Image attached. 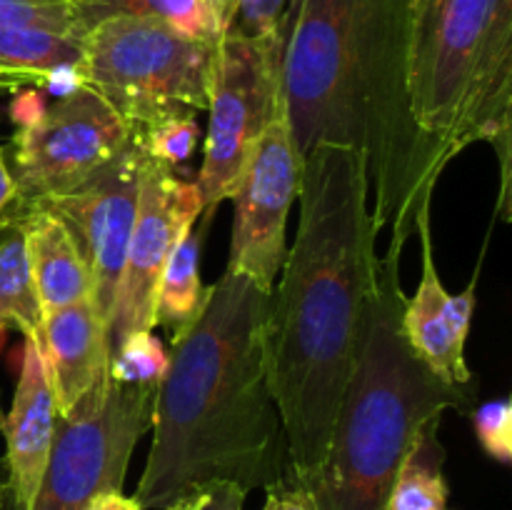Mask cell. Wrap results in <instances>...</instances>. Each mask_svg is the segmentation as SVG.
I'll return each mask as SVG.
<instances>
[{"label": "cell", "instance_id": "obj_6", "mask_svg": "<svg viewBox=\"0 0 512 510\" xmlns=\"http://www.w3.org/2000/svg\"><path fill=\"white\" fill-rule=\"evenodd\" d=\"M215 43L153 18H110L83 40L85 88L95 90L140 138L170 118L208 108Z\"/></svg>", "mask_w": 512, "mask_h": 510}, {"label": "cell", "instance_id": "obj_12", "mask_svg": "<svg viewBox=\"0 0 512 510\" xmlns=\"http://www.w3.org/2000/svg\"><path fill=\"white\" fill-rule=\"evenodd\" d=\"M145 153L138 145L110 160L70 193L40 205L63 220L88 268L90 303L110 328L115 293L123 273L125 250L138 213L140 168Z\"/></svg>", "mask_w": 512, "mask_h": 510}, {"label": "cell", "instance_id": "obj_24", "mask_svg": "<svg viewBox=\"0 0 512 510\" xmlns=\"http://www.w3.org/2000/svg\"><path fill=\"white\" fill-rule=\"evenodd\" d=\"M200 138L198 118H170L145 130L133 143L155 163H163L175 170V165L185 163L193 155Z\"/></svg>", "mask_w": 512, "mask_h": 510}, {"label": "cell", "instance_id": "obj_9", "mask_svg": "<svg viewBox=\"0 0 512 510\" xmlns=\"http://www.w3.org/2000/svg\"><path fill=\"white\" fill-rule=\"evenodd\" d=\"M130 145L128 125L95 90L55 100L38 123L15 128L3 148L15 183V200L3 220L70 193Z\"/></svg>", "mask_w": 512, "mask_h": 510}, {"label": "cell", "instance_id": "obj_30", "mask_svg": "<svg viewBox=\"0 0 512 510\" xmlns=\"http://www.w3.org/2000/svg\"><path fill=\"white\" fill-rule=\"evenodd\" d=\"M280 498V510H315L313 498L305 488H298V485H283L278 488Z\"/></svg>", "mask_w": 512, "mask_h": 510}, {"label": "cell", "instance_id": "obj_15", "mask_svg": "<svg viewBox=\"0 0 512 510\" xmlns=\"http://www.w3.org/2000/svg\"><path fill=\"white\" fill-rule=\"evenodd\" d=\"M415 235L420 238L423 270L420 283L410 298H405L403 330L413 353L450 385H470L473 373L465 360V345L455 338L448 320V290L440 283L430 233V208L415 220Z\"/></svg>", "mask_w": 512, "mask_h": 510}, {"label": "cell", "instance_id": "obj_26", "mask_svg": "<svg viewBox=\"0 0 512 510\" xmlns=\"http://www.w3.org/2000/svg\"><path fill=\"white\" fill-rule=\"evenodd\" d=\"M290 5L293 0H233L225 30L250 38H278Z\"/></svg>", "mask_w": 512, "mask_h": 510}, {"label": "cell", "instance_id": "obj_8", "mask_svg": "<svg viewBox=\"0 0 512 510\" xmlns=\"http://www.w3.org/2000/svg\"><path fill=\"white\" fill-rule=\"evenodd\" d=\"M283 35L250 38L225 30L215 43L208 83V133L195 178L205 208L233 195L250 150L280 110Z\"/></svg>", "mask_w": 512, "mask_h": 510}, {"label": "cell", "instance_id": "obj_13", "mask_svg": "<svg viewBox=\"0 0 512 510\" xmlns=\"http://www.w3.org/2000/svg\"><path fill=\"white\" fill-rule=\"evenodd\" d=\"M55 423H58V410L45 375L38 338L23 335V355H20L13 403L0 420L5 438V463H8V490L18 510H28L33 503L55 438Z\"/></svg>", "mask_w": 512, "mask_h": 510}, {"label": "cell", "instance_id": "obj_14", "mask_svg": "<svg viewBox=\"0 0 512 510\" xmlns=\"http://www.w3.org/2000/svg\"><path fill=\"white\" fill-rule=\"evenodd\" d=\"M38 345L58 418L73 413L110 378L108 325L90 300L45 315Z\"/></svg>", "mask_w": 512, "mask_h": 510}, {"label": "cell", "instance_id": "obj_19", "mask_svg": "<svg viewBox=\"0 0 512 510\" xmlns=\"http://www.w3.org/2000/svg\"><path fill=\"white\" fill-rule=\"evenodd\" d=\"M438 428L440 423L425 428L405 455L385 500V510H445L450 488L443 473L445 448Z\"/></svg>", "mask_w": 512, "mask_h": 510}, {"label": "cell", "instance_id": "obj_32", "mask_svg": "<svg viewBox=\"0 0 512 510\" xmlns=\"http://www.w3.org/2000/svg\"><path fill=\"white\" fill-rule=\"evenodd\" d=\"M85 510H140L138 503H135L133 495L120 493H103L93 500Z\"/></svg>", "mask_w": 512, "mask_h": 510}, {"label": "cell", "instance_id": "obj_4", "mask_svg": "<svg viewBox=\"0 0 512 510\" xmlns=\"http://www.w3.org/2000/svg\"><path fill=\"white\" fill-rule=\"evenodd\" d=\"M405 298L400 260L380 255L325 463L305 488L315 510H385L415 440L468 400L465 385L440 380L408 345Z\"/></svg>", "mask_w": 512, "mask_h": 510}, {"label": "cell", "instance_id": "obj_10", "mask_svg": "<svg viewBox=\"0 0 512 510\" xmlns=\"http://www.w3.org/2000/svg\"><path fill=\"white\" fill-rule=\"evenodd\" d=\"M300 160L285 100L243 165L235 203L228 270L273 293L288 255V215L300 190Z\"/></svg>", "mask_w": 512, "mask_h": 510}, {"label": "cell", "instance_id": "obj_31", "mask_svg": "<svg viewBox=\"0 0 512 510\" xmlns=\"http://www.w3.org/2000/svg\"><path fill=\"white\" fill-rule=\"evenodd\" d=\"M15 200V183L13 175H10L8 160H5V150L0 148V220L5 218V213L10 210Z\"/></svg>", "mask_w": 512, "mask_h": 510}, {"label": "cell", "instance_id": "obj_17", "mask_svg": "<svg viewBox=\"0 0 512 510\" xmlns=\"http://www.w3.org/2000/svg\"><path fill=\"white\" fill-rule=\"evenodd\" d=\"M218 208H205L193 228L178 240L160 275L155 298V325L168 330L170 343L178 340L203 313L210 285L200 280V253Z\"/></svg>", "mask_w": 512, "mask_h": 510}, {"label": "cell", "instance_id": "obj_2", "mask_svg": "<svg viewBox=\"0 0 512 510\" xmlns=\"http://www.w3.org/2000/svg\"><path fill=\"white\" fill-rule=\"evenodd\" d=\"M413 0H293L283 23L280 93L300 160L318 143L368 165L370 213L400 260L415 220L433 205L408 105Z\"/></svg>", "mask_w": 512, "mask_h": 510}, {"label": "cell", "instance_id": "obj_36", "mask_svg": "<svg viewBox=\"0 0 512 510\" xmlns=\"http://www.w3.org/2000/svg\"><path fill=\"white\" fill-rule=\"evenodd\" d=\"M260 510H280V498H278V488L265 490V503Z\"/></svg>", "mask_w": 512, "mask_h": 510}, {"label": "cell", "instance_id": "obj_7", "mask_svg": "<svg viewBox=\"0 0 512 510\" xmlns=\"http://www.w3.org/2000/svg\"><path fill=\"white\" fill-rule=\"evenodd\" d=\"M158 385L105 380L55 423L48 463L28 510H85L120 493L135 445L153 428Z\"/></svg>", "mask_w": 512, "mask_h": 510}, {"label": "cell", "instance_id": "obj_18", "mask_svg": "<svg viewBox=\"0 0 512 510\" xmlns=\"http://www.w3.org/2000/svg\"><path fill=\"white\" fill-rule=\"evenodd\" d=\"M80 35L110 18H153L200 40H218L223 20L208 0H70Z\"/></svg>", "mask_w": 512, "mask_h": 510}, {"label": "cell", "instance_id": "obj_28", "mask_svg": "<svg viewBox=\"0 0 512 510\" xmlns=\"http://www.w3.org/2000/svg\"><path fill=\"white\" fill-rule=\"evenodd\" d=\"M40 88L48 90L55 100L68 98V95L83 90L85 78H83V70H80V63L78 65H60V68L50 70V73L43 78V85H40Z\"/></svg>", "mask_w": 512, "mask_h": 510}, {"label": "cell", "instance_id": "obj_27", "mask_svg": "<svg viewBox=\"0 0 512 510\" xmlns=\"http://www.w3.org/2000/svg\"><path fill=\"white\" fill-rule=\"evenodd\" d=\"M13 103H10V120L15 123V128H28V125L38 123L45 113V100L40 95V88L28 85V88L13 90Z\"/></svg>", "mask_w": 512, "mask_h": 510}, {"label": "cell", "instance_id": "obj_1", "mask_svg": "<svg viewBox=\"0 0 512 510\" xmlns=\"http://www.w3.org/2000/svg\"><path fill=\"white\" fill-rule=\"evenodd\" d=\"M300 218L270 295L265 348L288 440V483L320 473L353 365L365 298L378 270L368 165L318 143L300 165Z\"/></svg>", "mask_w": 512, "mask_h": 510}, {"label": "cell", "instance_id": "obj_37", "mask_svg": "<svg viewBox=\"0 0 512 510\" xmlns=\"http://www.w3.org/2000/svg\"><path fill=\"white\" fill-rule=\"evenodd\" d=\"M3 490H5V488H3V485H0V503H3Z\"/></svg>", "mask_w": 512, "mask_h": 510}, {"label": "cell", "instance_id": "obj_20", "mask_svg": "<svg viewBox=\"0 0 512 510\" xmlns=\"http://www.w3.org/2000/svg\"><path fill=\"white\" fill-rule=\"evenodd\" d=\"M83 40L43 28H0V70L40 88L50 70L83 60Z\"/></svg>", "mask_w": 512, "mask_h": 510}, {"label": "cell", "instance_id": "obj_21", "mask_svg": "<svg viewBox=\"0 0 512 510\" xmlns=\"http://www.w3.org/2000/svg\"><path fill=\"white\" fill-rule=\"evenodd\" d=\"M8 328L40 338L43 315L30 283L25 238L18 225H0V343Z\"/></svg>", "mask_w": 512, "mask_h": 510}, {"label": "cell", "instance_id": "obj_11", "mask_svg": "<svg viewBox=\"0 0 512 510\" xmlns=\"http://www.w3.org/2000/svg\"><path fill=\"white\" fill-rule=\"evenodd\" d=\"M203 210V195L195 180L178 178L173 168L145 155L140 168L138 213L110 315V353L135 330L155 328L160 275L178 240L193 228Z\"/></svg>", "mask_w": 512, "mask_h": 510}, {"label": "cell", "instance_id": "obj_29", "mask_svg": "<svg viewBox=\"0 0 512 510\" xmlns=\"http://www.w3.org/2000/svg\"><path fill=\"white\" fill-rule=\"evenodd\" d=\"M203 490L205 498L198 510H243L245 498H248V493L233 483H213Z\"/></svg>", "mask_w": 512, "mask_h": 510}, {"label": "cell", "instance_id": "obj_35", "mask_svg": "<svg viewBox=\"0 0 512 510\" xmlns=\"http://www.w3.org/2000/svg\"><path fill=\"white\" fill-rule=\"evenodd\" d=\"M28 83H23V80L18 78V75L13 73H5V70H0V88H10V90H18V88H25Z\"/></svg>", "mask_w": 512, "mask_h": 510}, {"label": "cell", "instance_id": "obj_34", "mask_svg": "<svg viewBox=\"0 0 512 510\" xmlns=\"http://www.w3.org/2000/svg\"><path fill=\"white\" fill-rule=\"evenodd\" d=\"M210 5L215 8V13L220 15V20H223V28H228V18H230V5H233V0H208Z\"/></svg>", "mask_w": 512, "mask_h": 510}, {"label": "cell", "instance_id": "obj_25", "mask_svg": "<svg viewBox=\"0 0 512 510\" xmlns=\"http://www.w3.org/2000/svg\"><path fill=\"white\" fill-rule=\"evenodd\" d=\"M473 428L485 453L500 465L512 463V403L510 398L488 400L473 410Z\"/></svg>", "mask_w": 512, "mask_h": 510}, {"label": "cell", "instance_id": "obj_16", "mask_svg": "<svg viewBox=\"0 0 512 510\" xmlns=\"http://www.w3.org/2000/svg\"><path fill=\"white\" fill-rule=\"evenodd\" d=\"M18 225L25 238L30 283L40 315H50L65 305L90 300V278L73 235L63 220L45 208L25 210L0 225Z\"/></svg>", "mask_w": 512, "mask_h": 510}, {"label": "cell", "instance_id": "obj_33", "mask_svg": "<svg viewBox=\"0 0 512 510\" xmlns=\"http://www.w3.org/2000/svg\"><path fill=\"white\" fill-rule=\"evenodd\" d=\"M203 498H205V490H198V493L188 495V498L178 500L175 505H170L168 510H198L200 505H203Z\"/></svg>", "mask_w": 512, "mask_h": 510}, {"label": "cell", "instance_id": "obj_23", "mask_svg": "<svg viewBox=\"0 0 512 510\" xmlns=\"http://www.w3.org/2000/svg\"><path fill=\"white\" fill-rule=\"evenodd\" d=\"M0 28H43L83 38L70 0H0Z\"/></svg>", "mask_w": 512, "mask_h": 510}, {"label": "cell", "instance_id": "obj_5", "mask_svg": "<svg viewBox=\"0 0 512 510\" xmlns=\"http://www.w3.org/2000/svg\"><path fill=\"white\" fill-rule=\"evenodd\" d=\"M408 105L430 183L468 145L488 143L498 215L510 220L512 0H413Z\"/></svg>", "mask_w": 512, "mask_h": 510}, {"label": "cell", "instance_id": "obj_3", "mask_svg": "<svg viewBox=\"0 0 512 510\" xmlns=\"http://www.w3.org/2000/svg\"><path fill=\"white\" fill-rule=\"evenodd\" d=\"M268 290L225 268L200 318L170 343L153 443L133 498L168 510L213 483H288V440L268 370Z\"/></svg>", "mask_w": 512, "mask_h": 510}, {"label": "cell", "instance_id": "obj_22", "mask_svg": "<svg viewBox=\"0 0 512 510\" xmlns=\"http://www.w3.org/2000/svg\"><path fill=\"white\" fill-rule=\"evenodd\" d=\"M168 370V350L153 330H135L110 353L108 375L125 385H160Z\"/></svg>", "mask_w": 512, "mask_h": 510}]
</instances>
